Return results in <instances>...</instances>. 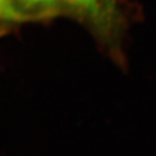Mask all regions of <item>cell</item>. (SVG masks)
<instances>
[{"instance_id":"cell-1","label":"cell","mask_w":156,"mask_h":156,"mask_svg":"<svg viewBox=\"0 0 156 156\" xmlns=\"http://www.w3.org/2000/svg\"><path fill=\"white\" fill-rule=\"evenodd\" d=\"M11 6L14 22L68 15L105 37L115 35L120 17L116 0H11Z\"/></svg>"},{"instance_id":"cell-2","label":"cell","mask_w":156,"mask_h":156,"mask_svg":"<svg viewBox=\"0 0 156 156\" xmlns=\"http://www.w3.org/2000/svg\"><path fill=\"white\" fill-rule=\"evenodd\" d=\"M14 22L11 0H0V23Z\"/></svg>"}]
</instances>
